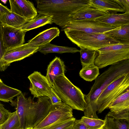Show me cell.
<instances>
[{
    "mask_svg": "<svg viewBox=\"0 0 129 129\" xmlns=\"http://www.w3.org/2000/svg\"><path fill=\"white\" fill-rule=\"evenodd\" d=\"M10 11L27 19L33 20L38 14L37 11L33 3L26 0H9Z\"/></svg>",
    "mask_w": 129,
    "mask_h": 129,
    "instance_id": "13",
    "label": "cell"
},
{
    "mask_svg": "<svg viewBox=\"0 0 129 129\" xmlns=\"http://www.w3.org/2000/svg\"><path fill=\"white\" fill-rule=\"evenodd\" d=\"M51 103L47 96L38 98L37 102L30 98L27 101L19 103L16 111L20 121L21 129L33 128L48 114Z\"/></svg>",
    "mask_w": 129,
    "mask_h": 129,
    "instance_id": "3",
    "label": "cell"
},
{
    "mask_svg": "<svg viewBox=\"0 0 129 129\" xmlns=\"http://www.w3.org/2000/svg\"><path fill=\"white\" fill-rule=\"evenodd\" d=\"M2 28L3 42L6 50L24 44L26 32L22 31L19 28L2 25Z\"/></svg>",
    "mask_w": 129,
    "mask_h": 129,
    "instance_id": "12",
    "label": "cell"
},
{
    "mask_svg": "<svg viewBox=\"0 0 129 129\" xmlns=\"http://www.w3.org/2000/svg\"><path fill=\"white\" fill-rule=\"evenodd\" d=\"M104 126L106 129H129V121L124 119H116L106 115Z\"/></svg>",
    "mask_w": 129,
    "mask_h": 129,
    "instance_id": "26",
    "label": "cell"
},
{
    "mask_svg": "<svg viewBox=\"0 0 129 129\" xmlns=\"http://www.w3.org/2000/svg\"><path fill=\"white\" fill-rule=\"evenodd\" d=\"M60 32L58 28H51L40 33L28 41L27 43L31 45L40 47L50 43L54 39L59 36Z\"/></svg>",
    "mask_w": 129,
    "mask_h": 129,
    "instance_id": "15",
    "label": "cell"
},
{
    "mask_svg": "<svg viewBox=\"0 0 129 129\" xmlns=\"http://www.w3.org/2000/svg\"><path fill=\"white\" fill-rule=\"evenodd\" d=\"M124 10L129 12V0H114Z\"/></svg>",
    "mask_w": 129,
    "mask_h": 129,
    "instance_id": "35",
    "label": "cell"
},
{
    "mask_svg": "<svg viewBox=\"0 0 129 129\" xmlns=\"http://www.w3.org/2000/svg\"><path fill=\"white\" fill-rule=\"evenodd\" d=\"M52 87L63 103L73 109L84 111L86 106L85 94L64 74L57 77Z\"/></svg>",
    "mask_w": 129,
    "mask_h": 129,
    "instance_id": "4",
    "label": "cell"
},
{
    "mask_svg": "<svg viewBox=\"0 0 129 129\" xmlns=\"http://www.w3.org/2000/svg\"><path fill=\"white\" fill-rule=\"evenodd\" d=\"M106 115L115 119H124L129 121V108L115 113L110 111Z\"/></svg>",
    "mask_w": 129,
    "mask_h": 129,
    "instance_id": "31",
    "label": "cell"
},
{
    "mask_svg": "<svg viewBox=\"0 0 129 129\" xmlns=\"http://www.w3.org/2000/svg\"><path fill=\"white\" fill-rule=\"evenodd\" d=\"M51 104L54 105L62 102V101L57 94L52 88L50 99Z\"/></svg>",
    "mask_w": 129,
    "mask_h": 129,
    "instance_id": "34",
    "label": "cell"
},
{
    "mask_svg": "<svg viewBox=\"0 0 129 129\" xmlns=\"http://www.w3.org/2000/svg\"><path fill=\"white\" fill-rule=\"evenodd\" d=\"M3 83L2 80L0 78V85L2 84Z\"/></svg>",
    "mask_w": 129,
    "mask_h": 129,
    "instance_id": "39",
    "label": "cell"
},
{
    "mask_svg": "<svg viewBox=\"0 0 129 129\" xmlns=\"http://www.w3.org/2000/svg\"><path fill=\"white\" fill-rule=\"evenodd\" d=\"M28 78L30 83L29 90L34 98L47 96L50 99L52 87L45 76L35 71Z\"/></svg>",
    "mask_w": 129,
    "mask_h": 129,
    "instance_id": "11",
    "label": "cell"
},
{
    "mask_svg": "<svg viewBox=\"0 0 129 129\" xmlns=\"http://www.w3.org/2000/svg\"><path fill=\"white\" fill-rule=\"evenodd\" d=\"M98 55L94 64L99 69L129 59V44L120 43L108 45L98 49Z\"/></svg>",
    "mask_w": 129,
    "mask_h": 129,
    "instance_id": "6",
    "label": "cell"
},
{
    "mask_svg": "<svg viewBox=\"0 0 129 129\" xmlns=\"http://www.w3.org/2000/svg\"><path fill=\"white\" fill-rule=\"evenodd\" d=\"M38 51L45 55L51 53H62L80 52V50L76 48L58 46L50 43L40 47Z\"/></svg>",
    "mask_w": 129,
    "mask_h": 129,
    "instance_id": "23",
    "label": "cell"
},
{
    "mask_svg": "<svg viewBox=\"0 0 129 129\" xmlns=\"http://www.w3.org/2000/svg\"><path fill=\"white\" fill-rule=\"evenodd\" d=\"M107 15L108 14L103 11L88 6L72 14L69 17L68 22L82 20H95Z\"/></svg>",
    "mask_w": 129,
    "mask_h": 129,
    "instance_id": "14",
    "label": "cell"
},
{
    "mask_svg": "<svg viewBox=\"0 0 129 129\" xmlns=\"http://www.w3.org/2000/svg\"><path fill=\"white\" fill-rule=\"evenodd\" d=\"M129 88V73L123 75L111 83L101 93L97 101V111L101 113L110 104Z\"/></svg>",
    "mask_w": 129,
    "mask_h": 129,
    "instance_id": "7",
    "label": "cell"
},
{
    "mask_svg": "<svg viewBox=\"0 0 129 129\" xmlns=\"http://www.w3.org/2000/svg\"><path fill=\"white\" fill-rule=\"evenodd\" d=\"M6 50L4 45L3 36L2 25L0 23V71L2 72L1 66V60Z\"/></svg>",
    "mask_w": 129,
    "mask_h": 129,
    "instance_id": "33",
    "label": "cell"
},
{
    "mask_svg": "<svg viewBox=\"0 0 129 129\" xmlns=\"http://www.w3.org/2000/svg\"><path fill=\"white\" fill-rule=\"evenodd\" d=\"M108 108L114 113L129 108V88L114 100Z\"/></svg>",
    "mask_w": 129,
    "mask_h": 129,
    "instance_id": "22",
    "label": "cell"
},
{
    "mask_svg": "<svg viewBox=\"0 0 129 129\" xmlns=\"http://www.w3.org/2000/svg\"><path fill=\"white\" fill-rule=\"evenodd\" d=\"M1 1L2 2H3L4 4H5L8 1L7 0H2Z\"/></svg>",
    "mask_w": 129,
    "mask_h": 129,
    "instance_id": "38",
    "label": "cell"
},
{
    "mask_svg": "<svg viewBox=\"0 0 129 129\" xmlns=\"http://www.w3.org/2000/svg\"><path fill=\"white\" fill-rule=\"evenodd\" d=\"M38 13L52 16V22L61 27L68 22L74 13L90 6L89 0H39L36 1Z\"/></svg>",
    "mask_w": 129,
    "mask_h": 129,
    "instance_id": "2",
    "label": "cell"
},
{
    "mask_svg": "<svg viewBox=\"0 0 129 129\" xmlns=\"http://www.w3.org/2000/svg\"><path fill=\"white\" fill-rule=\"evenodd\" d=\"M65 70L64 62L60 58L56 57L50 62L47 68L45 77L51 87L57 77L64 74Z\"/></svg>",
    "mask_w": 129,
    "mask_h": 129,
    "instance_id": "16",
    "label": "cell"
},
{
    "mask_svg": "<svg viewBox=\"0 0 129 129\" xmlns=\"http://www.w3.org/2000/svg\"><path fill=\"white\" fill-rule=\"evenodd\" d=\"M52 16L39 14L33 20L27 22L19 28L22 31L26 32L47 24H52Z\"/></svg>",
    "mask_w": 129,
    "mask_h": 129,
    "instance_id": "19",
    "label": "cell"
},
{
    "mask_svg": "<svg viewBox=\"0 0 129 129\" xmlns=\"http://www.w3.org/2000/svg\"><path fill=\"white\" fill-rule=\"evenodd\" d=\"M11 11L10 10L0 3V17Z\"/></svg>",
    "mask_w": 129,
    "mask_h": 129,
    "instance_id": "37",
    "label": "cell"
},
{
    "mask_svg": "<svg viewBox=\"0 0 129 129\" xmlns=\"http://www.w3.org/2000/svg\"><path fill=\"white\" fill-rule=\"evenodd\" d=\"M80 60L82 67L94 64L95 59L98 54L95 50L80 48Z\"/></svg>",
    "mask_w": 129,
    "mask_h": 129,
    "instance_id": "27",
    "label": "cell"
},
{
    "mask_svg": "<svg viewBox=\"0 0 129 129\" xmlns=\"http://www.w3.org/2000/svg\"><path fill=\"white\" fill-rule=\"evenodd\" d=\"M11 112L5 109L4 105L0 103V126L8 118Z\"/></svg>",
    "mask_w": 129,
    "mask_h": 129,
    "instance_id": "32",
    "label": "cell"
},
{
    "mask_svg": "<svg viewBox=\"0 0 129 129\" xmlns=\"http://www.w3.org/2000/svg\"><path fill=\"white\" fill-rule=\"evenodd\" d=\"M75 120L73 117L56 123L47 129H68L73 126Z\"/></svg>",
    "mask_w": 129,
    "mask_h": 129,
    "instance_id": "30",
    "label": "cell"
},
{
    "mask_svg": "<svg viewBox=\"0 0 129 129\" xmlns=\"http://www.w3.org/2000/svg\"><path fill=\"white\" fill-rule=\"evenodd\" d=\"M99 74V68L94 64L82 67L79 73L81 78L89 82L95 80Z\"/></svg>",
    "mask_w": 129,
    "mask_h": 129,
    "instance_id": "25",
    "label": "cell"
},
{
    "mask_svg": "<svg viewBox=\"0 0 129 129\" xmlns=\"http://www.w3.org/2000/svg\"><path fill=\"white\" fill-rule=\"evenodd\" d=\"M26 129H33V128H28Z\"/></svg>",
    "mask_w": 129,
    "mask_h": 129,
    "instance_id": "42",
    "label": "cell"
},
{
    "mask_svg": "<svg viewBox=\"0 0 129 129\" xmlns=\"http://www.w3.org/2000/svg\"><path fill=\"white\" fill-rule=\"evenodd\" d=\"M100 23L118 27L129 24V12L109 14L97 19Z\"/></svg>",
    "mask_w": 129,
    "mask_h": 129,
    "instance_id": "18",
    "label": "cell"
},
{
    "mask_svg": "<svg viewBox=\"0 0 129 129\" xmlns=\"http://www.w3.org/2000/svg\"><path fill=\"white\" fill-rule=\"evenodd\" d=\"M74 129H89L81 119H76L73 126Z\"/></svg>",
    "mask_w": 129,
    "mask_h": 129,
    "instance_id": "36",
    "label": "cell"
},
{
    "mask_svg": "<svg viewBox=\"0 0 129 129\" xmlns=\"http://www.w3.org/2000/svg\"><path fill=\"white\" fill-rule=\"evenodd\" d=\"M0 21L2 25L19 28L28 21L24 17L10 11L0 17Z\"/></svg>",
    "mask_w": 129,
    "mask_h": 129,
    "instance_id": "20",
    "label": "cell"
},
{
    "mask_svg": "<svg viewBox=\"0 0 129 129\" xmlns=\"http://www.w3.org/2000/svg\"><path fill=\"white\" fill-rule=\"evenodd\" d=\"M0 129H1V126H0Z\"/></svg>",
    "mask_w": 129,
    "mask_h": 129,
    "instance_id": "43",
    "label": "cell"
},
{
    "mask_svg": "<svg viewBox=\"0 0 129 129\" xmlns=\"http://www.w3.org/2000/svg\"><path fill=\"white\" fill-rule=\"evenodd\" d=\"M129 73V59L124 60L111 65L95 80L89 93L85 94L86 103L84 116L92 118H98L97 101L98 98L112 82L121 76Z\"/></svg>",
    "mask_w": 129,
    "mask_h": 129,
    "instance_id": "1",
    "label": "cell"
},
{
    "mask_svg": "<svg viewBox=\"0 0 129 129\" xmlns=\"http://www.w3.org/2000/svg\"><path fill=\"white\" fill-rule=\"evenodd\" d=\"M115 28L96 20H82L68 22L61 27V30H76L90 33H104Z\"/></svg>",
    "mask_w": 129,
    "mask_h": 129,
    "instance_id": "10",
    "label": "cell"
},
{
    "mask_svg": "<svg viewBox=\"0 0 129 129\" xmlns=\"http://www.w3.org/2000/svg\"><path fill=\"white\" fill-rule=\"evenodd\" d=\"M39 48L26 43L6 50L1 60L2 71H5L11 63L31 55Z\"/></svg>",
    "mask_w": 129,
    "mask_h": 129,
    "instance_id": "9",
    "label": "cell"
},
{
    "mask_svg": "<svg viewBox=\"0 0 129 129\" xmlns=\"http://www.w3.org/2000/svg\"><path fill=\"white\" fill-rule=\"evenodd\" d=\"M104 33L120 43L129 44V24L116 27Z\"/></svg>",
    "mask_w": 129,
    "mask_h": 129,
    "instance_id": "21",
    "label": "cell"
},
{
    "mask_svg": "<svg viewBox=\"0 0 129 129\" xmlns=\"http://www.w3.org/2000/svg\"><path fill=\"white\" fill-rule=\"evenodd\" d=\"M68 129H74V128L72 126Z\"/></svg>",
    "mask_w": 129,
    "mask_h": 129,
    "instance_id": "41",
    "label": "cell"
},
{
    "mask_svg": "<svg viewBox=\"0 0 129 129\" xmlns=\"http://www.w3.org/2000/svg\"><path fill=\"white\" fill-rule=\"evenodd\" d=\"M73 117V109L63 102L51 105L46 117L33 129H47L61 121Z\"/></svg>",
    "mask_w": 129,
    "mask_h": 129,
    "instance_id": "8",
    "label": "cell"
},
{
    "mask_svg": "<svg viewBox=\"0 0 129 129\" xmlns=\"http://www.w3.org/2000/svg\"><path fill=\"white\" fill-rule=\"evenodd\" d=\"M21 92V90L9 86L3 83L0 85V101L11 102L14 97Z\"/></svg>",
    "mask_w": 129,
    "mask_h": 129,
    "instance_id": "24",
    "label": "cell"
},
{
    "mask_svg": "<svg viewBox=\"0 0 129 129\" xmlns=\"http://www.w3.org/2000/svg\"><path fill=\"white\" fill-rule=\"evenodd\" d=\"M100 129H106V128L104 126L102 128Z\"/></svg>",
    "mask_w": 129,
    "mask_h": 129,
    "instance_id": "40",
    "label": "cell"
},
{
    "mask_svg": "<svg viewBox=\"0 0 129 129\" xmlns=\"http://www.w3.org/2000/svg\"><path fill=\"white\" fill-rule=\"evenodd\" d=\"M89 2L90 7L99 10L108 15L125 12L114 0H89Z\"/></svg>",
    "mask_w": 129,
    "mask_h": 129,
    "instance_id": "17",
    "label": "cell"
},
{
    "mask_svg": "<svg viewBox=\"0 0 129 129\" xmlns=\"http://www.w3.org/2000/svg\"><path fill=\"white\" fill-rule=\"evenodd\" d=\"M1 127V129H21L19 120L16 110L11 113L8 118Z\"/></svg>",
    "mask_w": 129,
    "mask_h": 129,
    "instance_id": "28",
    "label": "cell"
},
{
    "mask_svg": "<svg viewBox=\"0 0 129 129\" xmlns=\"http://www.w3.org/2000/svg\"><path fill=\"white\" fill-rule=\"evenodd\" d=\"M89 129H100L105 124V120L98 118H92L83 116L81 119Z\"/></svg>",
    "mask_w": 129,
    "mask_h": 129,
    "instance_id": "29",
    "label": "cell"
},
{
    "mask_svg": "<svg viewBox=\"0 0 129 129\" xmlns=\"http://www.w3.org/2000/svg\"><path fill=\"white\" fill-rule=\"evenodd\" d=\"M67 38L80 48L97 50L102 47L120 43L104 33H90L72 30H65Z\"/></svg>",
    "mask_w": 129,
    "mask_h": 129,
    "instance_id": "5",
    "label": "cell"
}]
</instances>
